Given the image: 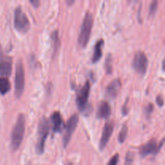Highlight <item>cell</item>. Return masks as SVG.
I'll return each instance as SVG.
<instances>
[{"instance_id":"obj_1","label":"cell","mask_w":165,"mask_h":165,"mask_svg":"<svg viewBox=\"0 0 165 165\" xmlns=\"http://www.w3.org/2000/svg\"><path fill=\"white\" fill-rule=\"evenodd\" d=\"M26 126V118L24 114H20L17 118L11 136V147L13 151H16L21 145L24 139Z\"/></svg>"},{"instance_id":"obj_2","label":"cell","mask_w":165,"mask_h":165,"mask_svg":"<svg viewBox=\"0 0 165 165\" xmlns=\"http://www.w3.org/2000/svg\"><path fill=\"white\" fill-rule=\"evenodd\" d=\"M93 24H94V17L92 13L90 12H87L83 19L78 36V44L81 48H85L90 40Z\"/></svg>"},{"instance_id":"obj_3","label":"cell","mask_w":165,"mask_h":165,"mask_svg":"<svg viewBox=\"0 0 165 165\" xmlns=\"http://www.w3.org/2000/svg\"><path fill=\"white\" fill-rule=\"evenodd\" d=\"M49 132V122L45 117H42L38 126L37 143L35 145V151L41 155L45 152V142Z\"/></svg>"},{"instance_id":"obj_4","label":"cell","mask_w":165,"mask_h":165,"mask_svg":"<svg viewBox=\"0 0 165 165\" xmlns=\"http://www.w3.org/2000/svg\"><path fill=\"white\" fill-rule=\"evenodd\" d=\"M25 88V71L24 64L19 59L15 66V94L19 98L21 97Z\"/></svg>"},{"instance_id":"obj_5","label":"cell","mask_w":165,"mask_h":165,"mask_svg":"<svg viewBox=\"0 0 165 165\" xmlns=\"http://www.w3.org/2000/svg\"><path fill=\"white\" fill-rule=\"evenodd\" d=\"M14 26L17 31L21 33H27L30 29V22L26 13L22 10L20 6L15 10Z\"/></svg>"},{"instance_id":"obj_6","label":"cell","mask_w":165,"mask_h":165,"mask_svg":"<svg viewBox=\"0 0 165 165\" xmlns=\"http://www.w3.org/2000/svg\"><path fill=\"white\" fill-rule=\"evenodd\" d=\"M132 66L137 73L144 76L146 74L148 67V59L143 51H138L134 54L132 61Z\"/></svg>"},{"instance_id":"obj_7","label":"cell","mask_w":165,"mask_h":165,"mask_svg":"<svg viewBox=\"0 0 165 165\" xmlns=\"http://www.w3.org/2000/svg\"><path fill=\"white\" fill-rule=\"evenodd\" d=\"M78 122H79V116L77 114H74L71 116L68 120L65 126V130H64V137H63V146L64 148L67 147L68 143L70 141L72 134L76 130L78 127Z\"/></svg>"},{"instance_id":"obj_8","label":"cell","mask_w":165,"mask_h":165,"mask_svg":"<svg viewBox=\"0 0 165 165\" xmlns=\"http://www.w3.org/2000/svg\"><path fill=\"white\" fill-rule=\"evenodd\" d=\"M163 140L162 139L160 144H157V141L155 139H152L151 140H149L146 144H144V146H142L140 147V156L142 157H145V156H148L150 154H154L155 156L159 153V151H160L161 147L163 145Z\"/></svg>"},{"instance_id":"obj_9","label":"cell","mask_w":165,"mask_h":165,"mask_svg":"<svg viewBox=\"0 0 165 165\" xmlns=\"http://www.w3.org/2000/svg\"><path fill=\"white\" fill-rule=\"evenodd\" d=\"M90 93V83L89 81H86L85 85L79 90V92L77 96V105L81 111H85L86 108L89 96Z\"/></svg>"},{"instance_id":"obj_10","label":"cell","mask_w":165,"mask_h":165,"mask_svg":"<svg viewBox=\"0 0 165 165\" xmlns=\"http://www.w3.org/2000/svg\"><path fill=\"white\" fill-rule=\"evenodd\" d=\"M113 131V122L110 121V122L106 123V124L104 126L103 130H102V134H101V139H100V142H99V150L100 151H103L104 149H105V147H106L107 144H108L109 140L111 139Z\"/></svg>"},{"instance_id":"obj_11","label":"cell","mask_w":165,"mask_h":165,"mask_svg":"<svg viewBox=\"0 0 165 165\" xmlns=\"http://www.w3.org/2000/svg\"><path fill=\"white\" fill-rule=\"evenodd\" d=\"M121 86H122V82L119 78H115L111 81L106 89V94L107 97L111 99L116 98L119 93Z\"/></svg>"},{"instance_id":"obj_12","label":"cell","mask_w":165,"mask_h":165,"mask_svg":"<svg viewBox=\"0 0 165 165\" xmlns=\"http://www.w3.org/2000/svg\"><path fill=\"white\" fill-rule=\"evenodd\" d=\"M12 72V62L11 57L2 58L0 61V77L8 78Z\"/></svg>"},{"instance_id":"obj_13","label":"cell","mask_w":165,"mask_h":165,"mask_svg":"<svg viewBox=\"0 0 165 165\" xmlns=\"http://www.w3.org/2000/svg\"><path fill=\"white\" fill-rule=\"evenodd\" d=\"M111 114V106L107 101H101L98 105L97 117L98 118H108Z\"/></svg>"},{"instance_id":"obj_14","label":"cell","mask_w":165,"mask_h":165,"mask_svg":"<svg viewBox=\"0 0 165 165\" xmlns=\"http://www.w3.org/2000/svg\"><path fill=\"white\" fill-rule=\"evenodd\" d=\"M52 123V130L54 132H60L64 126V121L59 111L53 112L51 117Z\"/></svg>"},{"instance_id":"obj_15","label":"cell","mask_w":165,"mask_h":165,"mask_svg":"<svg viewBox=\"0 0 165 165\" xmlns=\"http://www.w3.org/2000/svg\"><path fill=\"white\" fill-rule=\"evenodd\" d=\"M105 45V41L103 39H99L95 44L94 50V54L92 57V62L93 63H97L99 61V60L101 59L102 57V48Z\"/></svg>"},{"instance_id":"obj_16","label":"cell","mask_w":165,"mask_h":165,"mask_svg":"<svg viewBox=\"0 0 165 165\" xmlns=\"http://www.w3.org/2000/svg\"><path fill=\"white\" fill-rule=\"evenodd\" d=\"M12 88V85L8 78H0V94L2 95L7 94Z\"/></svg>"},{"instance_id":"obj_17","label":"cell","mask_w":165,"mask_h":165,"mask_svg":"<svg viewBox=\"0 0 165 165\" xmlns=\"http://www.w3.org/2000/svg\"><path fill=\"white\" fill-rule=\"evenodd\" d=\"M51 39H52V47H53V53H55L58 51L60 48V45H61V41L59 39V35H58V31L57 30H54L51 34Z\"/></svg>"},{"instance_id":"obj_18","label":"cell","mask_w":165,"mask_h":165,"mask_svg":"<svg viewBox=\"0 0 165 165\" xmlns=\"http://www.w3.org/2000/svg\"><path fill=\"white\" fill-rule=\"evenodd\" d=\"M127 134H128V127L127 125V123H124L122 127V129H121L120 132H119V134H118V143L119 144H123L124 141L127 139Z\"/></svg>"},{"instance_id":"obj_19","label":"cell","mask_w":165,"mask_h":165,"mask_svg":"<svg viewBox=\"0 0 165 165\" xmlns=\"http://www.w3.org/2000/svg\"><path fill=\"white\" fill-rule=\"evenodd\" d=\"M112 63H113V58H112V56L110 53V54H108L107 57H106V61H105V68H106V73H108V74H111L112 70H113Z\"/></svg>"},{"instance_id":"obj_20","label":"cell","mask_w":165,"mask_h":165,"mask_svg":"<svg viewBox=\"0 0 165 165\" xmlns=\"http://www.w3.org/2000/svg\"><path fill=\"white\" fill-rule=\"evenodd\" d=\"M158 9V2L155 0L151 2L150 7H149V16H154Z\"/></svg>"},{"instance_id":"obj_21","label":"cell","mask_w":165,"mask_h":165,"mask_svg":"<svg viewBox=\"0 0 165 165\" xmlns=\"http://www.w3.org/2000/svg\"><path fill=\"white\" fill-rule=\"evenodd\" d=\"M134 156L133 152L127 151L125 157V165H131L132 163L134 162Z\"/></svg>"},{"instance_id":"obj_22","label":"cell","mask_w":165,"mask_h":165,"mask_svg":"<svg viewBox=\"0 0 165 165\" xmlns=\"http://www.w3.org/2000/svg\"><path fill=\"white\" fill-rule=\"evenodd\" d=\"M153 109H154V106L152 103H148L147 105L145 107H144V114H145V116H146L147 118H149L151 114L153 112Z\"/></svg>"},{"instance_id":"obj_23","label":"cell","mask_w":165,"mask_h":165,"mask_svg":"<svg viewBox=\"0 0 165 165\" xmlns=\"http://www.w3.org/2000/svg\"><path fill=\"white\" fill-rule=\"evenodd\" d=\"M118 160H119V155L118 153H116L115 155H114L111 157V159L108 162L107 165H117L118 163Z\"/></svg>"},{"instance_id":"obj_24","label":"cell","mask_w":165,"mask_h":165,"mask_svg":"<svg viewBox=\"0 0 165 165\" xmlns=\"http://www.w3.org/2000/svg\"><path fill=\"white\" fill-rule=\"evenodd\" d=\"M128 101H129V98H127V100H126L125 103H124V105H123V114H124V115H126V114H127L128 112H129V106H128V105H129V103H128Z\"/></svg>"},{"instance_id":"obj_25","label":"cell","mask_w":165,"mask_h":165,"mask_svg":"<svg viewBox=\"0 0 165 165\" xmlns=\"http://www.w3.org/2000/svg\"><path fill=\"white\" fill-rule=\"evenodd\" d=\"M156 101L157 105H158L160 107H162V106H163V98L161 95H158V96L156 97Z\"/></svg>"},{"instance_id":"obj_26","label":"cell","mask_w":165,"mask_h":165,"mask_svg":"<svg viewBox=\"0 0 165 165\" xmlns=\"http://www.w3.org/2000/svg\"><path fill=\"white\" fill-rule=\"evenodd\" d=\"M30 2L35 7H38L40 6V2L39 0H30Z\"/></svg>"},{"instance_id":"obj_27","label":"cell","mask_w":165,"mask_h":165,"mask_svg":"<svg viewBox=\"0 0 165 165\" xmlns=\"http://www.w3.org/2000/svg\"><path fill=\"white\" fill-rule=\"evenodd\" d=\"M2 50L1 46H0V59H2Z\"/></svg>"},{"instance_id":"obj_28","label":"cell","mask_w":165,"mask_h":165,"mask_svg":"<svg viewBox=\"0 0 165 165\" xmlns=\"http://www.w3.org/2000/svg\"><path fill=\"white\" fill-rule=\"evenodd\" d=\"M73 2H74V1H67V3H68V4H69V5L73 4Z\"/></svg>"}]
</instances>
